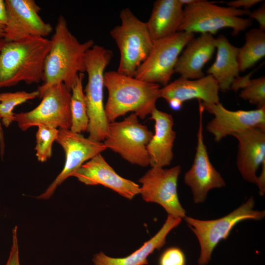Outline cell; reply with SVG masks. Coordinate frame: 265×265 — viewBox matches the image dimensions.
<instances>
[{"label":"cell","instance_id":"d6986e66","mask_svg":"<svg viewBox=\"0 0 265 265\" xmlns=\"http://www.w3.org/2000/svg\"><path fill=\"white\" fill-rule=\"evenodd\" d=\"M150 119L155 122V132L147 146L151 167H164L170 164L174 156L173 147L176 138L171 114L156 107Z\"/></svg>","mask_w":265,"mask_h":265},{"label":"cell","instance_id":"2e32d148","mask_svg":"<svg viewBox=\"0 0 265 265\" xmlns=\"http://www.w3.org/2000/svg\"><path fill=\"white\" fill-rule=\"evenodd\" d=\"M72 176L86 185H102L129 200L140 192L138 184L118 175L101 154L85 162Z\"/></svg>","mask_w":265,"mask_h":265},{"label":"cell","instance_id":"6da1fadb","mask_svg":"<svg viewBox=\"0 0 265 265\" xmlns=\"http://www.w3.org/2000/svg\"><path fill=\"white\" fill-rule=\"evenodd\" d=\"M51 47L44 68L43 83L39 86V97L53 85L62 82L70 90L80 73L85 72L86 52L95 44L93 40L80 42L69 30L62 15L57 19Z\"/></svg>","mask_w":265,"mask_h":265},{"label":"cell","instance_id":"4dcf8cb0","mask_svg":"<svg viewBox=\"0 0 265 265\" xmlns=\"http://www.w3.org/2000/svg\"><path fill=\"white\" fill-rule=\"evenodd\" d=\"M248 16L251 19H254L257 21L259 25V28L263 31L265 30V6L264 3L257 9L250 12Z\"/></svg>","mask_w":265,"mask_h":265},{"label":"cell","instance_id":"e0dca14e","mask_svg":"<svg viewBox=\"0 0 265 265\" xmlns=\"http://www.w3.org/2000/svg\"><path fill=\"white\" fill-rule=\"evenodd\" d=\"M233 136L238 141V170L245 180L256 184L257 171L265 161V129L253 128Z\"/></svg>","mask_w":265,"mask_h":265},{"label":"cell","instance_id":"9c48e42d","mask_svg":"<svg viewBox=\"0 0 265 265\" xmlns=\"http://www.w3.org/2000/svg\"><path fill=\"white\" fill-rule=\"evenodd\" d=\"M71 91L62 82L53 85L44 92L40 97L41 102L35 108L27 112L14 113V121L23 131L38 126L70 130Z\"/></svg>","mask_w":265,"mask_h":265},{"label":"cell","instance_id":"9a60e30c","mask_svg":"<svg viewBox=\"0 0 265 265\" xmlns=\"http://www.w3.org/2000/svg\"><path fill=\"white\" fill-rule=\"evenodd\" d=\"M201 104L204 110L214 116L206 128L216 142L251 128L265 129V106L254 110L233 111L226 109L220 103L207 104L201 102Z\"/></svg>","mask_w":265,"mask_h":265},{"label":"cell","instance_id":"5b68a950","mask_svg":"<svg viewBox=\"0 0 265 265\" xmlns=\"http://www.w3.org/2000/svg\"><path fill=\"white\" fill-rule=\"evenodd\" d=\"M119 17L121 24L110 31L120 53L117 71L134 77L137 69L148 55L153 41L146 23L137 18L130 8L122 9Z\"/></svg>","mask_w":265,"mask_h":265},{"label":"cell","instance_id":"44dd1931","mask_svg":"<svg viewBox=\"0 0 265 265\" xmlns=\"http://www.w3.org/2000/svg\"><path fill=\"white\" fill-rule=\"evenodd\" d=\"M182 218L168 215L165 222L159 232L137 250L123 258H112L101 252L94 255V265H146L147 258L155 250H159L166 243L170 232L181 223Z\"/></svg>","mask_w":265,"mask_h":265},{"label":"cell","instance_id":"603a6c76","mask_svg":"<svg viewBox=\"0 0 265 265\" xmlns=\"http://www.w3.org/2000/svg\"><path fill=\"white\" fill-rule=\"evenodd\" d=\"M215 59L206 72L217 81L219 90L225 92L231 89L234 80L238 77L239 48L231 44L223 35L215 38Z\"/></svg>","mask_w":265,"mask_h":265},{"label":"cell","instance_id":"7a4b0ae2","mask_svg":"<svg viewBox=\"0 0 265 265\" xmlns=\"http://www.w3.org/2000/svg\"><path fill=\"white\" fill-rule=\"evenodd\" d=\"M104 87L108 92L105 109L109 123L130 112L144 119L156 107L159 98L160 85L127 76L117 71L105 72Z\"/></svg>","mask_w":265,"mask_h":265},{"label":"cell","instance_id":"e575fe53","mask_svg":"<svg viewBox=\"0 0 265 265\" xmlns=\"http://www.w3.org/2000/svg\"><path fill=\"white\" fill-rule=\"evenodd\" d=\"M2 124L0 117V155L2 159L5 149V142L3 129L2 128Z\"/></svg>","mask_w":265,"mask_h":265},{"label":"cell","instance_id":"52a82bcc","mask_svg":"<svg viewBox=\"0 0 265 265\" xmlns=\"http://www.w3.org/2000/svg\"><path fill=\"white\" fill-rule=\"evenodd\" d=\"M254 199L251 196L240 207L218 219L203 220L186 216L184 218L199 243V265H206L210 262L214 248L221 240L228 238L239 222L246 220H260L265 217V212L254 210Z\"/></svg>","mask_w":265,"mask_h":265},{"label":"cell","instance_id":"4fadbf2b","mask_svg":"<svg viewBox=\"0 0 265 265\" xmlns=\"http://www.w3.org/2000/svg\"><path fill=\"white\" fill-rule=\"evenodd\" d=\"M6 24L4 39L17 41L31 37H44L53 31L39 13L41 8L34 0H5Z\"/></svg>","mask_w":265,"mask_h":265},{"label":"cell","instance_id":"1f68e13d","mask_svg":"<svg viewBox=\"0 0 265 265\" xmlns=\"http://www.w3.org/2000/svg\"><path fill=\"white\" fill-rule=\"evenodd\" d=\"M263 1L262 0H235L227 2V5L229 7L239 9L242 7L245 10H248L249 8L254 5Z\"/></svg>","mask_w":265,"mask_h":265},{"label":"cell","instance_id":"ffe728a7","mask_svg":"<svg viewBox=\"0 0 265 265\" xmlns=\"http://www.w3.org/2000/svg\"><path fill=\"white\" fill-rule=\"evenodd\" d=\"M216 49L215 38L209 33L193 37L181 53L174 73L181 78L195 80L205 76L203 68L212 58Z\"/></svg>","mask_w":265,"mask_h":265},{"label":"cell","instance_id":"5bb4252c","mask_svg":"<svg viewBox=\"0 0 265 265\" xmlns=\"http://www.w3.org/2000/svg\"><path fill=\"white\" fill-rule=\"evenodd\" d=\"M199 103V127L197 134V146L193 163L184 175V182L191 189L194 202H204L210 190L221 188L225 182L220 174L211 163L203 134L202 116L204 111Z\"/></svg>","mask_w":265,"mask_h":265},{"label":"cell","instance_id":"3957f363","mask_svg":"<svg viewBox=\"0 0 265 265\" xmlns=\"http://www.w3.org/2000/svg\"><path fill=\"white\" fill-rule=\"evenodd\" d=\"M50 47L51 40L44 37L7 41L0 52V88L43 80Z\"/></svg>","mask_w":265,"mask_h":265},{"label":"cell","instance_id":"30bf717a","mask_svg":"<svg viewBox=\"0 0 265 265\" xmlns=\"http://www.w3.org/2000/svg\"><path fill=\"white\" fill-rule=\"evenodd\" d=\"M194 33L178 31L153 41L152 49L135 72L134 78L140 80L167 85L174 73L177 60Z\"/></svg>","mask_w":265,"mask_h":265},{"label":"cell","instance_id":"7402d4cb","mask_svg":"<svg viewBox=\"0 0 265 265\" xmlns=\"http://www.w3.org/2000/svg\"><path fill=\"white\" fill-rule=\"evenodd\" d=\"M179 0H157L153 7L147 27L153 41L175 34L182 22L184 12Z\"/></svg>","mask_w":265,"mask_h":265},{"label":"cell","instance_id":"d590c367","mask_svg":"<svg viewBox=\"0 0 265 265\" xmlns=\"http://www.w3.org/2000/svg\"><path fill=\"white\" fill-rule=\"evenodd\" d=\"M167 103L168 104L170 108L175 111L180 110L183 104L180 101L175 99H171L167 101Z\"/></svg>","mask_w":265,"mask_h":265},{"label":"cell","instance_id":"8992f818","mask_svg":"<svg viewBox=\"0 0 265 265\" xmlns=\"http://www.w3.org/2000/svg\"><path fill=\"white\" fill-rule=\"evenodd\" d=\"M250 11L229 6H220L207 0H198L185 6L184 15L178 31L215 34L224 28H230L237 35L252 24L250 19L241 17L248 15Z\"/></svg>","mask_w":265,"mask_h":265},{"label":"cell","instance_id":"74e56055","mask_svg":"<svg viewBox=\"0 0 265 265\" xmlns=\"http://www.w3.org/2000/svg\"><path fill=\"white\" fill-rule=\"evenodd\" d=\"M6 42L7 41L4 38L0 39V52Z\"/></svg>","mask_w":265,"mask_h":265},{"label":"cell","instance_id":"f546056e","mask_svg":"<svg viewBox=\"0 0 265 265\" xmlns=\"http://www.w3.org/2000/svg\"><path fill=\"white\" fill-rule=\"evenodd\" d=\"M17 232L18 227L16 226L12 230V245L5 265H21Z\"/></svg>","mask_w":265,"mask_h":265},{"label":"cell","instance_id":"8d00e7d4","mask_svg":"<svg viewBox=\"0 0 265 265\" xmlns=\"http://www.w3.org/2000/svg\"><path fill=\"white\" fill-rule=\"evenodd\" d=\"M198 0H179L181 3L184 6L189 5L197 1Z\"/></svg>","mask_w":265,"mask_h":265},{"label":"cell","instance_id":"484cf974","mask_svg":"<svg viewBox=\"0 0 265 265\" xmlns=\"http://www.w3.org/2000/svg\"><path fill=\"white\" fill-rule=\"evenodd\" d=\"M240 88L242 89L239 95L240 98L257 106L258 108L265 106V76L251 80L247 76L238 77L234 80L231 89L237 91Z\"/></svg>","mask_w":265,"mask_h":265},{"label":"cell","instance_id":"d4e9b609","mask_svg":"<svg viewBox=\"0 0 265 265\" xmlns=\"http://www.w3.org/2000/svg\"><path fill=\"white\" fill-rule=\"evenodd\" d=\"M84 77V73H80L76 83L71 89L72 93L70 101L71 116L70 130L78 133L87 132L89 123L82 84Z\"/></svg>","mask_w":265,"mask_h":265},{"label":"cell","instance_id":"8fae6325","mask_svg":"<svg viewBox=\"0 0 265 265\" xmlns=\"http://www.w3.org/2000/svg\"><path fill=\"white\" fill-rule=\"evenodd\" d=\"M181 167L176 165L165 169L151 167L138 181L144 200L160 205L168 215L184 218L186 211L182 206L177 191V182Z\"/></svg>","mask_w":265,"mask_h":265},{"label":"cell","instance_id":"cb8c5ba5","mask_svg":"<svg viewBox=\"0 0 265 265\" xmlns=\"http://www.w3.org/2000/svg\"><path fill=\"white\" fill-rule=\"evenodd\" d=\"M265 56V32L252 28L245 34L244 45L239 48L238 62L240 72L253 66Z\"/></svg>","mask_w":265,"mask_h":265},{"label":"cell","instance_id":"4316f807","mask_svg":"<svg viewBox=\"0 0 265 265\" xmlns=\"http://www.w3.org/2000/svg\"><path fill=\"white\" fill-rule=\"evenodd\" d=\"M37 97H39L38 90L30 92L20 91L0 93V117L2 125L7 128L15 121L13 110L15 106Z\"/></svg>","mask_w":265,"mask_h":265},{"label":"cell","instance_id":"277c9868","mask_svg":"<svg viewBox=\"0 0 265 265\" xmlns=\"http://www.w3.org/2000/svg\"><path fill=\"white\" fill-rule=\"evenodd\" d=\"M112 57L110 50L98 45L88 50L85 55L88 80L84 92L89 119L88 138L95 141H104L109 123L105 112L103 94L105 69Z\"/></svg>","mask_w":265,"mask_h":265},{"label":"cell","instance_id":"836d02e7","mask_svg":"<svg viewBox=\"0 0 265 265\" xmlns=\"http://www.w3.org/2000/svg\"><path fill=\"white\" fill-rule=\"evenodd\" d=\"M262 172L259 177H257L256 185L259 189L261 195H264L265 193V161L262 164Z\"/></svg>","mask_w":265,"mask_h":265},{"label":"cell","instance_id":"83f0119b","mask_svg":"<svg viewBox=\"0 0 265 265\" xmlns=\"http://www.w3.org/2000/svg\"><path fill=\"white\" fill-rule=\"evenodd\" d=\"M59 129L44 126H38L36 133V144L35 147L38 160L44 162L51 158L52 146L55 141Z\"/></svg>","mask_w":265,"mask_h":265},{"label":"cell","instance_id":"ac0fdd59","mask_svg":"<svg viewBox=\"0 0 265 265\" xmlns=\"http://www.w3.org/2000/svg\"><path fill=\"white\" fill-rule=\"evenodd\" d=\"M219 91L217 81L210 75L195 80L180 77L160 88L159 98L166 102L175 99L183 103L196 99L204 104H216L220 103Z\"/></svg>","mask_w":265,"mask_h":265},{"label":"cell","instance_id":"d6a6232c","mask_svg":"<svg viewBox=\"0 0 265 265\" xmlns=\"http://www.w3.org/2000/svg\"><path fill=\"white\" fill-rule=\"evenodd\" d=\"M6 24V12L5 2L0 0V39L4 38Z\"/></svg>","mask_w":265,"mask_h":265},{"label":"cell","instance_id":"ba28073f","mask_svg":"<svg viewBox=\"0 0 265 265\" xmlns=\"http://www.w3.org/2000/svg\"><path fill=\"white\" fill-rule=\"evenodd\" d=\"M153 135L137 116L131 113L121 121L109 123L103 143L130 163L146 167L150 165L147 146Z\"/></svg>","mask_w":265,"mask_h":265},{"label":"cell","instance_id":"7c38bea8","mask_svg":"<svg viewBox=\"0 0 265 265\" xmlns=\"http://www.w3.org/2000/svg\"><path fill=\"white\" fill-rule=\"evenodd\" d=\"M63 149L65 155L64 165L54 181L37 198L48 199L57 187L72 176L83 164L107 149L103 142L95 141L70 130L59 129L55 140Z\"/></svg>","mask_w":265,"mask_h":265},{"label":"cell","instance_id":"f1b7e54d","mask_svg":"<svg viewBox=\"0 0 265 265\" xmlns=\"http://www.w3.org/2000/svg\"><path fill=\"white\" fill-rule=\"evenodd\" d=\"M186 257L184 252L178 247H170L161 254L159 265H186Z\"/></svg>","mask_w":265,"mask_h":265}]
</instances>
